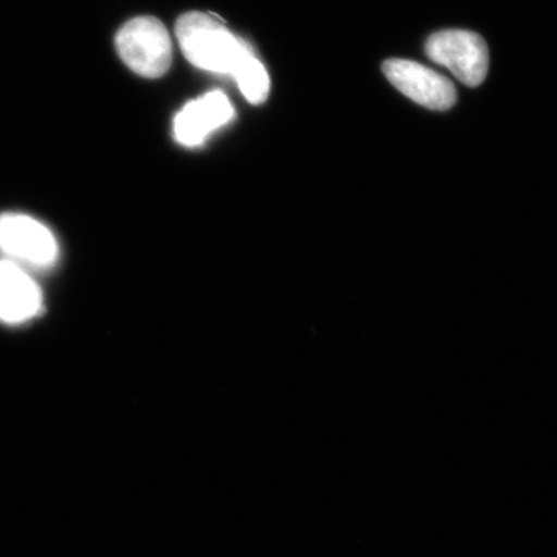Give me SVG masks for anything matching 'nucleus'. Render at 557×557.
Segmentation results:
<instances>
[{
  "label": "nucleus",
  "mask_w": 557,
  "mask_h": 557,
  "mask_svg": "<svg viewBox=\"0 0 557 557\" xmlns=\"http://www.w3.org/2000/svg\"><path fill=\"white\" fill-rule=\"evenodd\" d=\"M0 255L24 270H49L60 258V245L49 226L25 214L0 215Z\"/></svg>",
  "instance_id": "f03ea898"
},
{
  "label": "nucleus",
  "mask_w": 557,
  "mask_h": 557,
  "mask_svg": "<svg viewBox=\"0 0 557 557\" xmlns=\"http://www.w3.org/2000/svg\"><path fill=\"white\" fill-rule=\"evenodd\" d=\"M180 49L190 64L219 75H234L242 62L255 53L248 42L231 33L211 14H183L177 21Z\"/></svg>",
  "instance_id": "f257e3e1"
},
{
  "label": "nucleus",
  "mask_w": 557,
  "mask_h": 557,
  "mask_svg": "<svg viewBox=\"0 0 557 557\" xmlns=\"http://www.w3.org/2000/svg\"><path fill=\"white\" fill-rule=\"evenodd\" d=\"M115 42L121 60L138 75L160 78L171 69V36L156 17L127 22L116 35Z\"/></svg>",
  "instance_id": "7ed1b4c3"
},
{
  "label": "nucleus",
  "mask_w": 557,
  "mask_h": 557,
  "mask_svg": "<svg viewBox=\"0 0 557 557\" xmlns=\"http://www.w3.org/2000/svg\"><path fill=\"white\" fill-rule=\"evenodd\" d=\"M386 78L409 100L432 110H448L456 104L457 91L446 76L416 61L387 60L383 64Z\"/></svg>",
  "instance_id": "39448f33"
},
{
  "label": "nucleus",
  "mask_w": 557,
  "mask_h": 557,
  "mask_svg": "<svg viewBox=\"0 0 557 557\" xmlns=\"http://www.w3.org/2000/svg\"><path fill=\"white\" fill-rule=\"evenodd\" d=\"M429 60L445 65L456 78L469 87H478L486 79L490 69V51L485 39L478 33L445 30L429 36Z\"/></svg>",
  "instance_id": "20e7f679"
},
{
  "label": "nucleus",
  "mask_w": 557,
  "mask_h": 557,
  "mask_svg": "<svg viewBox=\"0 0 557 557\" xmlns=\"http://www.w3.org/2000/svg\"><path fill=\"white\" fill-rule=\"evenodd\" d=\"M233 76L239 84L245 100L255 106L267 101L270 95V76L255 53L249 54L247 60L242 62Z\"/></svg>",
  "instance_id": "6e6552de"
},
{
  "label": "nucleus",
  "mask_w": 557,
  "mask_h": 557,
  "mask_svg": "<svg viewBox=\"0 0 557 557\" xmlns=\"http://www.w3.org/2000/svg\"><path fill=\"white\" fill-rule=\"evenodd\" d=\"M234 119V108L223 91H209L188 102L174 120V137L186 148L200 146L219 127Z\"/></svg>",
  "instance_id": "423d86ee"
},
{
  "label": "nucleus",
  "mask_w": 557,
  "mask_h": 557,
  "mask_svg": "<svg viewBox=\"0 0 557 557\" xmlns=\"http://www.w3.org/2000/svg\"><path fill=\"white\" fill-rule=\"evenodd\" d=\"M42 310V293L27 270L0 260V321L24 324Z\"/></svg>",
  "instance_id": "0eeeda50"
}]
</instances>
